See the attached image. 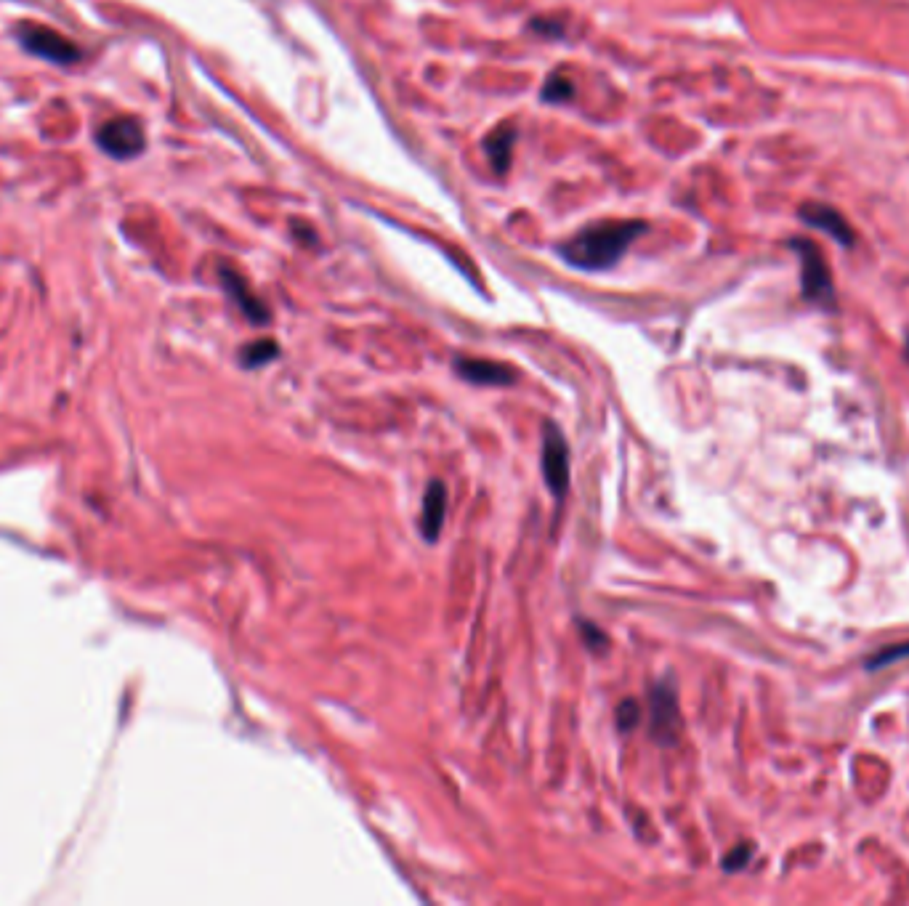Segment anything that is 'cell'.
Wrapping results in <instances>:
<instances>
[{
  "instance_id": "1",
  "label": "cell",
  "mask_w": 909,
  "mask_h": 906,
  "mask_svg": "<svg viewBox=\"0 0 909 906\" xmlns=\"http://www.w3.org/2000/svg\"><path fill=\"white\" fill-rule=\"evenodd\" d=\"M646 229L644 221H622V218H606L588 224L585 229L567 240L559 248L561 258L575 269L585 272H601L620 261L633 242Z\"/></svg>"
},
{
  "instance_id": "2",
  "label": "cell",
  "mask_w": 909,
  "mask_h": 906,
  "mask_svg": "<svg viewBox=\"0 0 909 906\" xmlns=\"http://www.w3.org/2000/svg\"><path fill=\"white\" fill-rule=\"evenodd\" d=\"M790 248L798 253V261H801L803 298L808 303H819V306H835V287H832L830 266L824 261L822 250L806 237L790 242Z\"/></svg>"
},
{
  "instance_id": "3",
  "label": "cell",
  "mask_w": 909,
  "mask_h": 906,
  "mask_svg": "<svg viewBox=\"0 0 909 906\" xmlns=\"http://www.w3.org/2000/svg\"><path fill=\"white\" fill-rule=\"evenodd\" d=\"M16 38H19L24 51H30L32 56H40L51 64H59V67L75 64L80 59V48L70 38H64L62 32L51 30L46 24L22 22L16 27Z\"/></svg>"
},
{
  "instance_id": "4",
  "label": "cell",
  "mask_w": 909,
  "mask_h": 906,
  "mask_svg": "<svg viewBox=\"0 0 909 906\" xmlns=\"http://www.w3.org/2000/svg\"><path fill=\"white\" fill-rule=\"evenodd\" d=\"M96 144L112 160H133L147 147V136L136 117H115L96 131Z\"/></svg>"
},
{
  "instance_id": "5",
  "label": "cell",
  "mask_w": 909,
  "mask_h": 906,
  "mask_svg": "<svg viewBox=\"0 0 909 906\" xmlns=\"http://www.w3.org/2000/svg\"><path fill=\"white\" fill-rule=\"evenodd\" d=\"M543 476L553 495L564 497L569 489V447L567 439L553 423L545 426L543 436Z\"/></svg>"
},
{
  "instance_id": "6",
  "label": "cell",
  "mask_w": 909,
  "mask_h": 906,
  "mask_svg": "<svg viewBox=\"0 0 909 906\" xmlns=\"http://www.w3.org/2000/svg\"><path fill=\"white\" fill-rule=\"evenodd\" d=\"M649 728L660 744H673L678 734V699L673 686L660 683L649 697Z\"/></svg>"
},
{
  "instance_id": "7",
  "label": "cell",
  "mask_w": 909,
  "mask_h": 906,
  "mask_svg": "<svg viewBox=\"0 0 909 906\" xmlns=\"http://www.w3.org/2000/svg\"><path fill=\"white\" fill-rule=\"evenodd\" d=\"M801 221L808 224L816 232H824L827 237L843 245V248H851L856 242V234L851 229L846 218L840 216L838 210L830 208V205H822V202H806L801 208Z\"/></svg>"
},
{
  "instance_id": "8",
  "label": "cell",
  "mask_w": 909,
  "mask_h": 906,
  "mask_svg": "<svg viewBox=\"0 0 909 906\" xmlns=\"http://www.w3.org/2000/svg\"><path fill=\"white\" fill-rule=\"evenodd\" d=\"M455 370L463 380L476 383V386H511L516 380V372L508 370L505 364L490 362V359H458Z\"/></svg>"
},
{
  "instance_id": "9",
  "label": "cell",
  "mask_w": 909,
  "mask_h": 906,
  "mask_svg": "<svg viewBox=\"0 0 909 906\" xmlns=\"http://www.w3.org/2000/svg\"><path fill=\"white\" fill-rule=\"evenodd\" d=\"M444 516H447V487L442 481H431L423 495V511H420V532L428 543H436L442 535Z\"/></svg>"
},
{
  "instance_id": "10",
  "label": "cell",
  "mask_w": 909,
  "mask_h": 906,
  "mask_svg": "<svg viewBox=\"0 0 909 906\" xmlns=\"http://www.w3.org/2000/svg\"><path fill=\"white\" fill-rule=\"evenodd\" d=\"M221 279H224L226 293L232 295L234 301H237V306L242 309V314H245L253 325H264V322H269V309L258 301L256 295L250 293L248 282H245L240 274L234 272V269H229V266H221Z\"/></svg>"
},
{
  "instance_id": "11",
  "label": "cell",
  "mask_w": 909,
  "mask_h": 906,
  "mask_svg": "<svg viewBox=\"0 0 909 906\" xmlns=\"http://www.w3.org/2000/svg\"><path fill=\"white\" fill-rule=\"evenodd\" d=\"M516 144V131H513L511 125H500L495 131L487 136L484 141V149H487V157H490L492 168L498 173L508 171V165H511V149Z\"/></svg>"
},
{
  "instance_id": "12",
  "label": "cell",
  "mask_w": 909,
  "mask_h": 906,
  "mask_svg": "<svg viewBox=\"0 0 909 906\" xmlns=\"http://www.w3.org/2000/svg\"><path fill=\"white\" fill-rule=\"evenodd\" d=\"M575 96V83L569 78L567 72H553L551 78L545 80L543 86V99L551 101V104H561V101H569Z\"/></svg>"
},
{
  "instance_id": "13",
  "label": "cell",
  "mask_w": 909,
  "mask_h": 906,
  "mask_svg": "<svg viewBox=\"0 0 909 906\" xmlns=\"http://www.w3.org/2000/svg\"><path fill=\"white\" fill-rule=\"evenodd\" d=\"M277 357H280V346L274 341H269V338H266V341L250 343V346L242 349V362H245V367H261V364L272 362V359Z\"/></svg>"
},
{
  "instance_id": "14",
  "label": "cell",
  "mask_w": 909,
  "mask_h": 906,
  "mask_svg": "<svg viewBox=\"0 0 909 906\" xmlns=\"http://www.w3.org/2000/svg\"><path fill=\"white\" fill-rule=\"evenodd\" d=\"M904 657H909V641L896 643V646H888V649L878 651L875 657L864 662V667H867V670H880V667L891 665V662H896V659H904Z\"/></svg>"
},
{
  "instance_id": "15",
  "label": "cell",
  "mask_w": 909,
  "mask_h": 906,
  "mask_svg": "<svg viewBox=\"0 0 909 906\" xmlns=\"http://www.w3.org/2000/svg\"><path fill=\"white\" fill-rule=\"evenodd\" d=\"M753 853H755V848L750 843H739L737 848H731L729 853H726V856H723V869H726V872H739V869H745L747 864H750V859H753Z\"/></svg>"
},
{
  "instance_id": "16",
  "label": "cell",
  "mask_w": 909,
  "mask_h": 906,
  "mask_svg": "<svg viewBox=\"0 0 909 906\" xmlns=\"http://www.w3.org/2000/svg\"><path fill=\"white\" fill-rule=\"evenodd\" d=\"M641 705H638L636 699H625L620 707H617V726L620 731H633V728L641 723Z\"/></svg>"
},
{
  "instance_id": "17",
  "label": "cell",
  "mask_w": 909,
  "mask_h": 906,
  "mask_svg": "<svg viewBox=\"0 0 909 906\" xmlns=\"http://www.w3.org/2000/svg\"><path fill=\"white\" fill-rule=\"evenodd\" d=\"M583 628H585L583 635H585V641H588V646H591V649H601V646L606 643L604 635L596 633V628H593V625H588V622H585Z\"/></svg>"
}]
</instances>
